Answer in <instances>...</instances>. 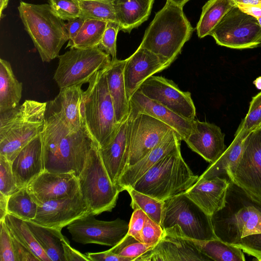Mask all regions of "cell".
<instances>
[{"instance_id": "obj_21", "label": "cell", "mask_w": 261, "mask_h": 261, "mask_svg": "<svg viewBox=\"0 0 261 261\" xmlns=\"http://www.w3.org/2000/svg\"><path fill=\"white\" fill-rule=\"evenodd\" d=\"M224 141L225 135L220 127L194 119L192 130L185 142L193 151L212 163L227 148Z\"/></svg>"}, {"instance_id": "obj_53", "label": "cell", "mask_w": 261, "mask_h": 261, "mask_svg": "<svg viewBox=\"0 0 261 261\" xmlns=\"http://www.w3.org/2000/svg\"><path fill=\"white\" fill-rule=\"evenodd\" d=\"M8 196L0 193V221L4 220L8 214L7 205Z\"/></svg>"}, {"instance_id": "obj_44", "label": "cell", "mask_w": 261, "mask_h": 261, "mask_svg": "<svg viewBox=\"0 0 261 261\" xmlns=\"http://www.w3.org/2000/svg\"><path fill=\"white\" fill-rule=\"evenodd\" d=\"M234 245L246 254L261 261V232L247 235Z\"/></svg>"}, {"instance_id": "obj_34", "label": "cell", "mask_w": 261, "mask_h": 261, "mask_svg": "<svg viewBox=\"0 0 261 261\" xmlns=\"http://www.w3.org/2000/svg\"><path fill=\"white\" fill-rule=\"evenodd\" d=\"M193 240L201 251L212 260L244 261L246 259L241 249L219 239Z\"/></svg>"}, {"instance_id": "obj_26", "label": "cell", "mask_w": 261, "mask_h": 261, "mask_svg": "<svg viewBox=\"0 0 261 261\" xmlns=\"http://www.w3.org/2000/svg\"><path fill=\"white\" fill-rule=\"evenodd\" d=\"M18 188L27 185L44 171L40 135L28 143L11 162Z\"/></svg>"}, {"instance_id": "obj_14", "label": "cell", "mask_w": 261, "mask_h": 261, "mask_svg": "<svg viewBox=\"0 0 261 261\" xmlns=\"http://www.w3.org/2000/svg\"><path fill=\"white\" fill-rule=\"evenodd\" d=\"M228 178L251 195L261 199V128L246 137L242 154Z\"/></svg>"}, {"instance_id": "obj_10", "label": "cell", "mask_w": 261, "mask_h": 261, "mask_svg": "<svg viewBox=\"0 0 261 261\" xmlns=\"http://www.w3.org/2000/svg\"><path fill=\"white\" fill-rule=\"evenodd\" d=\"M54 80L60 89L89 83L99 70L111 61L110 56L98 46L88 48H71L59 55Z\"/></svg>"}, {"instance_id": "obj_56", "label": "cell", "mask_w": 261, "mask_h": 261, "mask_svg": "<svg viewBox=\"0 0 261 261\" xmlns=\"http://www.w3.org/2000/svg\"><path fill=\"white\" fill-rule=\"evenodd\" d=\"M173 4L181 7H183V6L190 0H168Z\"/></svg>"}, {"instance_id": "obj_22", "label": "cell", "mask_w": 261, "mask_h": 261, "mask_svg": "<svg viewBox=\"0 0 261 261\" xmlns=\"http://www.w3.org/2000/svg\"><path fill=\"white\" fill-rule=\"evenodd\" d=\"M82 85L61 88L56 97L47 102L46 110L57 116L73 132L85 126L82 111L84 93Z\"/></svg>"}, {"instance_id": "obj_50", "label": "cell", "mask_w": 261, "mask_h": 261, "mask_svg": "<svg viewBox=\"0 0 261 261\" xmlns=\"http://www.w3.org/2000/svg\"><path fill=\"white\" fill-rule=\"evenodd\" d=\"M85 19L83 16H81L69 20L65 23V29L68 36L67 45H69L73 41L83 26Z\"/></svg>"}, {"instance_id": "obj_19", "label": "cell", "mask_w": 261, "mask_h": 261, "mask_svg": "<svg viewBox=\"0 0 261 261\" xmlns=\"http://www.w3.org/2000/svg\"><path fill=\"white\" fill-rule=\"evenodd\" d=\"M126 60L123 74L126 95L129 100L145 81L171 65L140 45Z\"/></svg>"}, {"instance_id": "obj_33", "label": "cell", "mask_w": 261, "mask_h": 261, "mask_svg": "<svg viewBox=\"0 0 261 261\" xmlns=\"http://www.w3.org/2000/svg\"><path fill=\"white\" fill-rule=\"evenodd\" d=\"M4 220L10 234L30 250L40 261H50L24 220L7 214Z\"/></svg>"}, {"instance_id": "obj_54", "label": "cell", "mask_w": 261, "mask_h": 261, "mask_svg": "<svg viewBox=\"0 0 261 261\" xmlns=\"http://www.w3.org/2000/svg\"><path fill=\"white\" fill-rule=\"evenodd\" d=\"M237 6H254L261 7V0H233Z\"/></svg>"}, {"instance_id": "obj_13", "label": "cell", "mask_w": 261, "mask_h": 261, "mask_svg": "<svg viewBox=\"0 0 261 261\" xmlns=\"http://www.w3.org/2000/svg\"><path fill=\"white\" fill-rule=\"evenodd\" d=\"M128 228L129 223L120 218L102 221L89 214L71 223L67 229L75 242L113 247L127 234Z\"/></svg>"}, {"instance_id": "obj_55", "label": "cell", "mask_w": 261, "mask_h": 261, "mask_svg": "<svg viewBox=\"0 0 261 261\" xmlns=\"http://www.w3.org/2000/svg\"><path fill=\"white\" fill-rule=\"evenodd\" d=\"M9 0H0V13L1 18H3V11L7 7Z\"/></svg>"}, {"instance_id": "obj_28", "label": "cell", "mask_w": 261, "mask_h": 261, "mask_svg": "<svg viewBox=\"0 0 261 261\" xmlns=\"http://www.w3.org/2000/svg\"><path fill=\"white\" fill-rule=\"evenodd\" d=\"M154 0H112L120 30L130 33L147 20Z\"/></svg>"}, {"instance_id": "obj_7", "label": "cell", "mask_w": 261, "mask_h": 261, "mask_svg": "<svg viewBox=\"0 0 261 261\" xmlns=\"http://www.w3.org/2000/svg\"><path fill=\"white\" fill-rule=\"evenodd\" d=\"M106 68L98 71L88 83L82 106L84 125L99 149L110 142L120 124L116 119Z\"/></svg>"}, {"instance_id": "obj_3", "label": "cell", "mask_w": 261, "mask_h": 261, "mask_svg": "<svg viewBox=\"0 0 261 261\" xmlns=\"http://www.w3.org/2000/svg\"><path fill=\"white\" fill-rule=\"evenodd\" d=\"M193 31L182 7L167 0L145 31L140 45L171 64Z\"/></svg>"}, {"instance_id": "obj_32", "label": "cell", "mask_w": 261, "mask_h": 261, "mask_svg": "<svg viewBox=\"0 0 261 261\" xmlns=\"http://www.w3.org/2000/svg\"><path fill=\"white\" fill-rule=\"evenodd\" d=\"M236 4L233 0H209L202 7L196 26L199 38L210 35L226 14Z\"/></svg>"}, {"instance_id": "obj_37", "label": "cell", "mask_w": 261, "mask_h": 261, "mask_svg": "<svg viewBox=\"0 0 261 261\" xmlns=\"http://www.w3.org/2000/svg\"><path fill=\"white\" fill-rule=\"evenodd\" d=\"M131 198L130 206L134 210H142L150 218L161 224L164 201L140 192L133 187L125 190Z\"/></svg>"}, {"instance_id": "obj_31", "label": "cell", "mask_w": 261, "mask_h": 261, "mask_svg": "<svg viewBox=\"0 0 261 261\" xmlns=\"http://www.w3.org/2000/svg\"><path fill=\"white\" fill-rule=\"evenodd\" d=\"M38 244L50 261H65L63 242L66 239L61 230L25 221Z\"/></svg>"}, {"instance_id": "obj_8", "label": "cell", "mask_w": 261, "mask_h": 261, "mask_svg": "<svg viewBox=\"0 0 261 261\" xmlns=\"http://www.w3.org/2000/svg\"><path fill=\"white\" fill-rule=\"evenodd\" d=\"M77 178L80 193L91 215L110 212L115 206L121 192L111 181L95 143Z\"/></svg>"}, {"instance_id": "obj_5", "label": "cell", "mask_w": 261, "mask_h": 261, "mask_svg": "<svg viewBox=\"0 0 261 261\" xmlns=\"http://www.w3.org/2000/svg\"><path fill=\"white\" fill-rule=\"evenodd\" d=\"M24 30L31 38L43 62L59 56L68 41L64 20L52 11L49 4H34L20 1L18 6Z\"/></svg>"}, {"instance_id": "obj_11", "label": "cell", "mask_w": 261, "mask_h": 261, "mask_svg": "<svg viewBox=\"0 0 261 261\" xmlns=\"http://www.w3.org/2000/svg\"><path fill=\"white\" fill-rule=\"evenodd\" d=\"M210 35L218 45L230 48H253L261 44V27L257 19L237 5L226 14Z\"/></svg>"}, {"instance_id": "obj_18", "label": "cell", "mask_w": 261, "mask_h": 261, "mask_svg": "<svg viewBox=\"0 0 261 261\" xmlns=\"http://www.w3.org/2000/svg\"><path fill=\"white\" fill-rule=\"evenodd\" d=\"M39 205L74 195L79 190L77 177L72 173H53L44 170L27 186Z\"/></svg>"}, {"instance_id": "obj_57", "label": "cell", "mask_w": 261, "mask_h": 261, "mask_svg": "<svg viewBox=\"0 0 261 261\" xmlns=\"http://www.w3.org/2000/svg\"><path fill=\"white\" fill-rule=\"evenodd\" d=\"M253 83L257 89L261 90V76L256 78Z\"/></svg>"}, {"instance_id": "obj_15", "label": "cell", "mask_w": 261, "mask_h": 261, "mask_svg": "<svg viewBox=\"0 0 261 261\" xmlns=\"http://www.w3.org/2000/svg\"><path fill=\"white\" fill-rule=\"evenodd\" d=\"M130 147L127 168L143 158L173 129L170 126L144 113L129 110Z\"/></svg>"}, {"instance_id": "obj_49", "label": "cell", "mask_w": 261, "mask_h": 261, "mask_svg": "<svg viewBox=\"0 0 261 261\" xmlns=\"http://www.w3.org/2000/svg\"><path fill=\"white\" fill-rule=\"evenodd\" d=\"M87 256L90 261H133L130 258L122 256L109 250L103 252L88 253Z\"/></svg>"}, {"instance_id": "obj_41", "label": "cell", "mask_w": 261, "mask_h": 261, "mask_svg": "<svg viewBox=\"0 0 261 261\" xmlns=\"http://www.w3.org/2000/svg\"><path fill=\"white\" fill-rule=\"evenodd\" d=\"M54 13L63 20H69L82 16L78 0H49Z\"/></svg>"}, {"instance_id": "obj_38", "label": "cell", "mask_w": 261, "mask_h": 261, "mask_svg": "<svg viewBox=\"0 0 261 261\" xmlns=\"http://www.w3.org/2000/svg\"><path fill=\"white\" fill-rule=\"evenodd\" d=\"M85 19L116 21L112 0H78Z\"/></svg>"}, {"instance_id": "obj_39", "label": "cell", "mask_w": 261, "mask_h": 261, "mask_svg": "<svg viewBox=\"0 0 261 261\" xmlns=\"http://www.w3.org/2000/svg\"><path fill=\"white\" fill-rule=\"evenodd\" d=\"M155 244L141 242L127 234L116 245L109 249L123 257L130 258L133 261L151 249Z\"/></svg>"}, {"instance_id": "obj_1", "label": "cell", "mask_w": 261, "mask_h": 261, "mask_svg": "<svg viewBox=\"0 0 261 261\" xmlns=\"http://www.w3.org/2000/svg\"><path fill=\"white\" fill-rule=\"evenodd\" d=\"M40 137L44 170L72 173L78 177L95 143L85 126L78 131H72L46 110Z\"/></svg>"}, {"instance_id": "obj_58", "label": "cell", "mask_w": 261, "mask_h": 261, "mask_svg": "<svg viewBox=\"0 0 261 261\" xmlns=\"http://www.w3.org/2000/svg\"><path fill=\"white\" fill-rule=\"evenodd\" d=\"M257 20H258V22L259 23V24L260 25V27H261V17H259L257 19Z\"/></svg>"}, {"instance_id": "obj_4", "label": "cell", "mask_w": 261, "mask_h": 261, "mask_svg": "<svg viewBox=\"0 0 261 261\" xmlns=\"http://www.w3.org/2000/svg\"><path fill=\"white\" fill-rule=\"evenodd\" d=\"M47 102L26 100L21 105L0 113V155L11 163L42 131Z\"/></svg>"}, {"instance_id": "obj_51", "label": "cell", "mask_w": 261, "mask_h": 261, "mask_svg": "<svg viewBox=\"0 0 261 261\" xmlns=\"http://www.w3.org/2000/svg\"><path fill=\"white\" fill-rule=\"evenodd\" d=\"M63 248L65 261H90L87 255H84L71 247L67 239L63 242Z\"/></svg>"}, {"instance_id": "obj_30", "label": "cell", "mask_w": 261, "mask_h": 261, "mask_svg": "<svg viewBox=\"0 0 261 261\" xmlns=\"http://www.w3.org/2000/svg\"><path fill=\"white\" fill-rule=\"evenodd\" d=\"M22 84L15 76L10 63L0 60V113L19 106L21 98Z\"/></svg>"}, {"instance_id": "obj_43", "label": "cell", "mask_w": 261, "mask_h": 261, "mask_svg": "<svg viewBox=\"0 0 261 261\" xmlns=\"http://www.w3.org/2000/svg\"><path fill=\"white\" fill-rule=\"evenodd\" d=\"M119 23L116 21H109L107 23L98 47L110 55L111 60L117 59L116 40L119 31Z\"/></svg>"}, {"instance_id": "obj_25", "label": "cell", "mask_w": 261, "mask_h": 261, "mask_svg": "<svg viewBox=\"0 0 261 261\" xmlns=\"http://www.w3.org/2000/svg\"><path fill=\"white\" fill-rule=\"evenodd\" d=\"M130 110L136 113H144L170 126L184 141L190 134L193 120H187L160 103L149 99L137 91L129 100Z\"/></svg>"}, {"instance_id": "obj_48", "label": "cell", "mask_w": 261, "mask_h": 261, "mask_svg": "<svg viewBox=\"0 0 261 261\" xmlns=\"http://www.w3.org/2000/svg\"><path fill=\"white\" fill-rule=\"evenodd\" d=\"M11 236L16 261H40L30 250L18 241L11 234Z\"/></svg>"}, {"instance_id": "obj_35", "label": "cell", "mask_w": 261, "mask_h": 261, "mask_svg": "<svg viewBox=\"0 0 261 261\" xmlns=\"http://www.w3.org/2000/svg\"><path fill=\"white\" fill-rule=\"evenodd\" d=\"M38 206L27 187H24L9 196L7 211L8 214L24 221H32L36 217Z\"/></svg>"}, {"instance_id": "obj_12", "label": "cell", "mask_w": 261, "mask_h": 261, "mask_svg": "<svg viewBox=\"0 0 261 261\" xmlns=\"http://www.w3.org/2000/svg\"><path fill=\"white\" fill-rule=\"evenodd\" d=\"M212 260L203 253L193 240L185 236L179 226L164 229L160 241L135 261Z\"/></svg>"}, {"instance_id": "obj_59", "label": "cell", "mask_w": 261, "mask_h": 261, "mask_svg": "<svg viewBox=\"0 0 261 261\" xmlns=\"http://www.w3.org/2000/svg\"><path fill=\"white\" fill-rule=\"evenodd\" d=\"M260 128H261V126L260 127Z\"/></svg>"}, {"instance_id": "obj_16", "label": "cell", "mask_w": 261, "mask_h": 261, "mask_svg": "<svg viewBox=\"0 0 261 261\" xmlns=\"http://www.w3.org/2000/svg\"><path fill=\"white\" fill-rule=\"evenodd\" d=\"M137 91L187 120L195 119L196 109L191 93L180 90L171 80L152 75Z\"/></svg>"}, {"instance_id": "obj_40", "label": "cell", "mask_w": 261, "mask_h": 261, "mask_svg": "<svg viewBox=\"0 0 261 261\" xmlns=\"http://www.w3.org/2000/svg\"><path fill=\"white\" fill-rule=\"evenodd\" d=\"M261 126V92L252 97L248 112L236 133L250 134Z\"/></svg>"}, {"instance_id": "obj_52", "label": "cell", "mask_w": 261, "mask_h": 261, "mask_svg": "<svg viewBox=\"0 0 261 261\" xmlns=\"http://www.w3.org/2000/svg\"><path fill=\"white\" fill-rule=\"evenodd\" d=\"M238 7L245 13L254 17L256 19L261 17V7L254 6H241Z\"/></svg>"}, {"instance_id": "obj_2", "label": "cell", "mask_w": 261, "mask_h": 261, "mask_svg": "<svg viewBox=\"0 0 261 261\" xmlns=\"http://www.w3.org/2000/svg\"><path fill=\"white\" fill-rule=\"evenodd\" d=\"M229 181L225 205L211 220L217 237L234 245L247 235L261 232V199Z\"/></svg>"}, {"instance_id": "obj_6", "label": "cell", "mask_w": 261, "mask_h": 261, "mask_svg": "<svg viewBox=\"0 0 261 261\" xmlns=\"http://www.w3.org/2000/svg\"><path fill=\"white\" fill-rule=\"evenodd\" d=\"M198 178L184 160L179 148L159 160L132 187L164 201L185 193Z\"/></svg>"}, {"instance_id": "obj_9", "label": "cell", "mask_w": 261, "mask_h": 261, "mask_svg": "<svg viewBox=\"0 0 261 261\" xmlns=\"http://www.w3.org/2000/svg\"><path fill=\"white\" fill-rule=\"evenodd\" d=\"M178 225L182 234L193 240L218 239L211 216L206 214L184 193L164 200L161 225L163 229Z\"/></svg>"}, {"instance_id": "obj_29", "label": "cell", "mask_w": 261, "mask_h": 261, "mask_svg": "<svg viewBox=\"0 0 261 261\" xmlns=\"http://www.w3.org/2000/svg\"><path fill=\"white\" fill-rule=\"evenodd\" d=\"M249 134L235 133L234 138L230 145L199 176L198 179H208L218 176L229 179L228 175L238 161L243 149L245 140Z\"/></svg>"}, {"instance_id": "obj_45", "label": "cell", "mask_w": 261, "mask_h": 261, "mask_svg": "<svg viewBox=\"0 0 261 261\" xmlns=\"http://www.w3.org/2000/svg\"><path fill=\"white\" fill-rule=\"evenodd\" d=\"M0 261H16L12 238L4 220L0 221Z\"/></svg>"}, {"instance_id": "obj_36", "label": "cell", "mask_w": 261, "mask_h": 261, "mask_svg": "<svg viewBox=\"0 0 261 261\" xmlns=\"http://www.w3.org/2000/svg\"><path fill=\"white\" fill-rule=\"evenodd\" d=\"M108 22L86 19L79 33L67 47L88 48L98 46Z\"/></svg>"}, {"instance_id": "obj_17", "label": "cell", "mask_w": 261, "mask_h": 261, "mask_svg": "<svg viewBox=\"0 0 261 261\" xmlns=\"http://www.w3.org/2000/svg\"><path fill=\"white\" fill-rule=\"evenodd\" d=\"M89 214V206L79 190L71 196L39 205L36 217L31 221L62 230L77 219Z\"/></svg>"}, {"instance_id": "obj_27", "label": "cell", "mask_w": 261, "mask_h": 261, "mask_svg": "<svg viewBox=\"0 0 261 261\" xmlns=\"http://www.w3.org/2000/svg\"><path fill=\"white\" fill-rule=\"evenodd\" d=\"M126 60H111L106 68L109 91L111 97L118 123L126 119L130 110L126 92L123 71Z\"/></svg>"}, {"instance_id": "obj_20", "label": "cell", "mask_w": 261, "mask_h": 261, "mask_svg": "<svg viewBox=\"0 0 261 261\" xmlns=\"http://www.w3.org/2000/svg\"><path fill=\"white\" fill-rule=\"evenodd\" d=\"M130 117L119 124L110 142L98 148L105 167L112 182L117 186L121 175L127 168L130 147Z\"/></svg>"}, {"instance_id": "obj_42", "label": "cell", "mask_w": 261, "mask_h": 261, "mask_svg": "<svg viewBox=\"0 0 261 261\" xmlns=\"http://www.w3.org/2000/svg\"><path fill=\"white\" fill-rule=\"evenodd\" d=\"M19 189L12 172L11 163L0 155V193L9 197Z\"/></svg>"}, {"instance_id": "obj_46", "label": "cell", "mask_w": 261, "mask_h": 261, "mask_svg": "<svg viewBox=\"0 0 261 261\" xmlns=\"http://www.w3.org/2000/svg\"><path fill=\"white\" fill-rule=\"evenodd\" d=\"M163 232L162 226L147 216L141 232L142 241L146 244H156Z\"/></svg>"}, {"instance_id": "obj_23", "label": "cell", "mask_w": 261, "mask_h": 261, "mask_svg": "<svg viewBox=\"0 0 261 261\" xmlns=\"http://www.w3.org/2000/svg\"><path fill=\"white\" fill-rule=\"evenodd\" d=\"M181 141L172 129L164 139L143 158L128 167L121 175L117 183L120 192L132 187L150 168L165 155L180 148Z\"/></svg>"}, {"instance_id": "obj_24", "label": "cell", "mask_w": 261, "mask_h": 261, "mask_svg": "<svg viewBox=\"0 0 261 261\" xmlns=\"http://www.w3.org/2000/svg\"><path fill=\"white\" fill-rule=\"evenodd\" d=\"M229 182V179L218 176L198 179L184 193L212 216L224 206Z\"/></svg>"}, {"instance_id": "obj_47", "label": "cell", "mask_w": 261, "mask_h": 261, "mask_svg": "<svg viewBox=\"0 0 261 261\" xmlns=\"http://www.w3.org/2000/svg\"><path fill=\"white\" fill-rule=\"evenodd\" d=\"M147 217V215L142 210L137 209L134 210L129 222L127 234L141 242H142L141 232Z\"/></svg>"}]
</instances>
